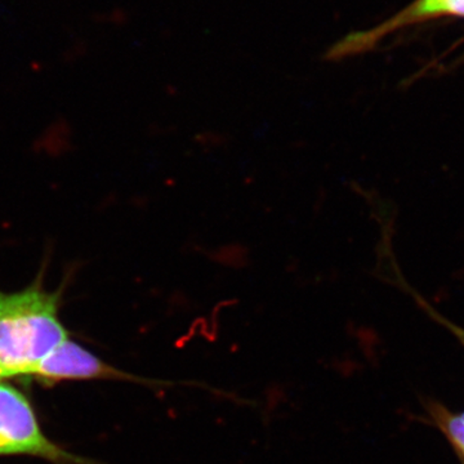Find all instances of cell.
Returning a JSON list of instances; mask_svg holds the SVG:
<instances>
[{
  "label": "cell",
  "instance_id": "6da1fadb",
  "mask_svg": "<svg viewBox=\"0 0 464 464\" xmlns=\"http://www.w3.org/2000/svg\"><path fill=\"white\" fill-rule=\"evenodd\" d=\"M63 288L51 292L43 275L17 292L0 290V381H30L33 372L63 342Z\"/></svg>",
  "mask_w": 464,
  "mask_h": 464
},
{
  "label": "cell",
  "instance_id": "7a4b0ae2",
  "mask_svg": "<svg viewBox=\"0 0 464 464\" xmlns=\"http://www.w3.org/2000/svg\"><path fill=\"white\" fill-rule=\"evenodd\" d=\"M42 458L56 464H93L72 456L44 435L26 396L0 381V457Z\"/></svg>",
  "mask_w": 464,
  "mask_h": 464
},
{
  "label": "cell",
  "instance_id": "3957f363",
  "mask_svg": "<svg viewBox=\"0 0 464 464\" xmlns=\"http://www.w3.org/2000/svg\"><path fill=\"white\" fill-rule=\"evenodd\" d=\"M92 380L132 382L151 387L174 384L170 382L149 380L121 371L70 338L60 344L51 355L45 357L30 377V381L47 384Z\"/></svg>",
  "mask_w": 464,
  "mask_h": 464
},
{
  "label": "cell",
  "instance_id": "8992f818",
  "mask_svg": "<svg viewBox=\"0 0 464 464\" xmlns=\"http://www.w3.org/2000/svg\"><path fill=\"white\" fill-rule=\"evenodd\" d=\"M399 285L401 286L405 292H408L409 295H411V297L413 298L415 302H417L418 306L422 308L427 315L431 317L432 320H435L436 323H439L440 325L444 326V328L447 329L448 332H450L451 334L457 338L458 342H459V343L464 347V328H462V326L458 325L456 323L450 322L448 317L441 315V314H440L435 307H432L431 304H430L429 302H427L426 299L422 297V295H418L415 290L411 289V285H408L404 280L399 279Z\"/></svg>",
  "mask_w": 464,
  "mask_h": 464
},
{
  "label": "cell",
  "instance_id": "5b68a950",
  "mask_svg": "<svg viewBox=\"0 0 464 464\" xmlns=\"http://www.w3.org/2000/svg\"><path fill=\"white\" fill-rule=\"evenodd\" d=\"M429 413L432 417L433 423L444 433L445 438L453 445L458 456L462 458L464 463V411L453 413L445 406L431 402Z\"/></svg>",
  "mask_w": 464,
  "mask_h": 464
},
{
  "label": "cell",
  "instance_id": "277c9868",
  "mask_svg": "<svg viewBox=\"0 0 464 464\" xmlns=\"http://www.w3.org/2000/svg\"><path fill=\"white\" fill-rule=\"evenodd\" d=\"M441 16L464 17V0H415L386 23L368 32L353 33L335 43L326 53L328 60L353 56L372 50L384 36L399 29Z\"/></svg>",
  "mask_w": 464,
  "mask_h": 464
}]
</instances>
